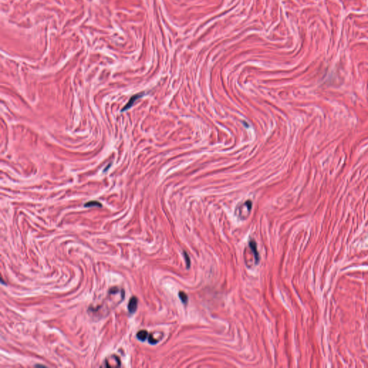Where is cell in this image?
I'll return each instance as SVG.
<instances>
[{
  "label": "cell",
  "mask_w": 368,
  "mask_h": 368,
  "mask_svg": "<svg viewBox=\"0 0 368 368\" xmlns=\"http://www.w3.org/2000/svg\"><path fill=\"white\" fill-rule=\"evenodd\" d=\"M253 207V202L250 200H247L243 204H241L237 207L236 214L241 219H245L250 214Z\"/></svg>",
  "instance_id": "obj_1"
},
{
  "label": "cell",
  "mask_w": 368,
  "mask_h": 368,
  "mask_svg": "<svg viewBox=\"0 0 368 368\" xmlns=\"http://www.w3.org/2000/svg\"><path fill=\"white\" fill-rule=\"evenodd\" d=\"M249 247H250V248L251 249L252 252H253V255H254L255 259V263L258 264L259 262V259H260V257H259V253H258V251H257V244H256V242H255L253 239H251V240H250V242H249Z\"/></svg>",
  "instance_id": "obj_2"
},
{
  "label": "cell",
  "mask_w": 368,
  "mask_h": 368,
  "mask_svg": "<svg viewBox=\"0 0 368 368\" xmlns=\"http://www.w3.org/2000/svg\"><path fill=\"white\" fill-rule=\"evenodd\" d=\"M137 303H138V300H137V298L135 296L131 297L127 306L128 311H129V314H133L134 313H135L137 308Z\"/></svg>",
  "instance_id": "obj_3"
},
{
  "label": "cell",
  "mask_w": 368,
  "mask_h": 368,
  "mask_svg": "<svg viewBox=\"0 0 368 368\" xmlns=\"http://www.w3.org/2000/svg\"><path fill=\"white\" fill-rule=\"evenodd\" d=\"M142 97H143V94H135V95L132 96V97L129 99V102H127V104L124 106L123 109H122V111L123 112V111L128 110L129 109H130V108L132 106V105L135 104V101H137L138 99L141 98Z\"/></svg>",
  "instance_id": "obj_4"
},
{
  "label": "cell",
  "mask_w": 368,
  "mask_h": 368,
  "mask_svg": "<svg viewBox=\"0 0 368 368\" xmlns=\"http://www.w3.org/2000/svg\"><path fill=\"white\" fill-rule=\"evenodd\" d=\"M137 339L141 342H145L148 337V333L146 330H140L137 333Z\"/></svg>",
  "instance_id": "obj_5"
},
{
  "label": "cell",
  "mask_w": 368,
  "mask_h": 368,
  "mask_svg": "<svg viewBox=\"0 0 368 368\" xmlns=\"http://www.w3.org/2000/svg\"><path fill=\"white\" fill-rule=\"evenodd\" d=\"M84 207H87V208H89V207H102V205L100 202H99V201H90L84 204Z\"/></svg>",
  "instance_id": "obj_6"
},
{
  "label": "cell",
  "mask_w": 368,
  "mask_h": 368,
  "mask_svg": "<svg viewBox=\"0 0 368 368\" xmlns=\"http://www.w3.org/2000/svg\"><path fill=\"white\" fill-rule=\"evenodd\" d=\"M178 296H179V298L181 299V302H182L184 304H186V303H188L189 297H188L187 295L186 294V293H184V291H180L179 294H178Z\"/></svg>",
  "instance_id": "obj_7"
},
{
  "label": "cell",
  "mask_w": 368,
  "mask_h": 368,
  "mask_svg": "<svg viewBox=\"0 0 368 368\" xmlns=\"http://www.w3.org/2000/svg\"><path fill=\"white\" fill-rule=\"evenodd\" d=\"M184 256L185 258V260H186V267L188 268H190V265H191V259H190V257H189V254H188L186 252L184 251Z\"/></svg>",
  "instance_id": "obj_8"
},
{
  "label": "cell",
  "mask_w": 368,
  "mask_h": 368,
  "mask_svg": "<svg viewBox=\"0 0 368 368\" xmlns=\"http://www.w3.org/2000/svg\"><path fill=\"white\" fill-rule=\"evenodd\" d=\"M159 342V340L158 339H155L153 338V336H152V334H149L148 335V342H149L150 344H155Z\"/></svg>",
  "instance_id": "obj_9"
}]
</instances>
